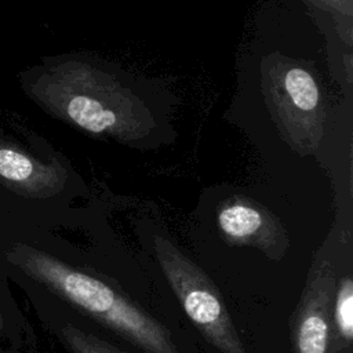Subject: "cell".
Segmentation results:
<instances>
[{
    "label": "cell",
    "instance_id": "10",
    "mask_svg": "<svg viewBox=\"0 0 353 353\" xmlns=\"http://www.w3.org/2000/svg\"><path fill=\"white\" fill-rule=\"evenodd\" d=\"M3 325H4V321H3V316H1V313H0V331L3 330Z\"/></svg>",
    "mask_w": 353,
    "mask_h": 353
},
{
    "label": "cell",
    "instance_id": "5",
    "mask_svg": "<svg viewBox=\"0 0 353 353\" xmlns=\"http://www.w3.org/2000/svg\"><path fill=\"white\" fill-rule=\"evenodd\" d=\"M331 321L334 331L335 353H352L353 345V281L345 274L336 277L332 303Z\"/></svg>",
    "mask_w": 353,
    "mask_h": 353
},
{
    "label": "cell",
    "instance_id": "4",
    "mask_svg": "<svg viewBox=\"0 0 353 353\" xmlns=\"http://www.w3.org/2000/svg\"><path fill=\"white\" fill-rule=\"evenodd\" d=\"M218 223L222 233L233 243L256 244L266 251L265 243L259 236L266 223L263 215L244 204H232L221 210Z\"/></svg>",
    "mask_w": 353,
    "mask_h": 353
},
{
    "label": "cell",
    "instance_id": "2",
    "mask_svg": "<svg viewBox=\"0 0 353 353\" xmlns=\"http://www.w3.org/2000/svg\"><path fill=\"white\" fill-rule=\"evenodd\" d=\"M156 256L171 290L201 335L221 353H248L207 273L164 240L156 243Z\"/></svg>",
    "mask_w": 353,
    "mask_h": 353
},
{
    "label": "cell",
    "instance_id": "1",
    "mask_svg": "<svg viewBox=\"0 0 353 353\" xmlns=\"http://www.w3.org/2000/svg\"><path fill=\"white\" fill-rule=\"evenodd\" d=\"M7 259L103 327L146 353H182L170 331L113 287L61 259L17 245Z\"/></svg>",
    "mask_w": 353,
    "mask_h": 353
},
{
    "label": "cell",
    "instance_id": "3",
    "mask_svg": "<svg viewBox=\"0 0 353 353\" xmlns=\"http://www.w3.org/2000/svg\"><path fill=\"white\" fill-rule=\"evenodd\" d=\"M336 277L335 266L330 261L313 262L291 317L294 353H335L331 303Z\"/></svg>",
    "mask_w": 353,
    "mask_h": 353
},
{
    "label": "cell",
    "instance_id": "8",
    "mask_svg": "<svg viewBox=\"0 0 353 353\" xmlns=\"http://www.w3.org/2000/svg\"><path fill=\"white\" fill-rule=\"evenodd\" d=\"M285 88L296 108L301 110H312L319 102V90L313 77L298 68L285 74Z\"/></svg>",
    "mask_w": 353,
    "mask_h": 353
},
{
    "label": "cell",
    "instance_id": "6",
    "mask_svg": "<svg viewBox=\"0 0 353 353\" xmlns=\"http://www.w3.org/2000/svg\"><path fill=\"white\" fill-rule=\"evenodd\" d=\"M66 112L74 123L91 132H101L116 123L113 112L106 110L102 103L87 95L73 97L68 102Z\"/></svg>",
    "mask_w": 353,
    "mask_h": 353
},
{
    "label": "cell",
    "instance_id": "9",
    "mask_svg": "<svg viewBox=\"0 0 353 353\" xmlns=\"http://www.w3.org/2000/svg\"><path fill=\"white\" fill-rule=\"evenodd\" d=\"M61 335L70 353H127L105 339L72 324H65L61 330Z\"/></svg>",
    "mask_w": 353,
    "mask_h": 353
},
{
    "label": "cell",
    "instance_id": "7",
    "mask_svg": "<svg viewBox=\"0 0 353 353\" xmlns=\"http://www.w3.org/2000/svg\"><path fill=\"white\" fill-rule=\"evenodd\" d=\"M34 175L36 165L32 159L15 149L0 148V178L21 188H29L34 183Z\"/></svg>",
    "mask_w": 353,
    "mask_h": 353
}]
</instances>
